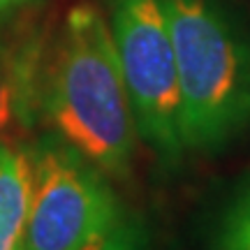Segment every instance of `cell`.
<instances>
[{
    "label": "cell",
    "instance_id": "1",
    "mask_svg": "<svg viewBox=\"0 0 250 250\" xmlns=\"http://www.w3.org/2000/svg\"><path fill=\"white\" fill-rule=\"evenodd\" d=\"M40 111L51 132L83 153L109 179H127L139 139L132 100L95 5L70 9L40 81Z\"/></svg>",
    "mask_w": 250,
    "mask_h": 250
},
{
    "label": "cell",
    "instance_id": "2",
    "mask_svg": "<svg viewBox=\"0 0 250 250\" xmlns=\"http://www.w3.org/2000/svg\"><path fill=\"white\" fill-rule=\"evenodd\" d=\"M186 151L215 153L250 127V40L215 0H165Z\"/></svg>",
    "mask_w": 250,
    "mask_h": 250
},
{
    "label": "cell",
    "instance_id": "3",
    "mask_svg": "<svg viewBox=\"0 0 250 250\" xmlns=\"http://www.w3.org/2000/svg\"><path fill=\"white\" fill-rule=\"evenodd\" d=\"M28 158L26 250H83L125 213L111 179L58 134L42 137Z\"/></svg>",
    "mask_w": 250,
    "mask_h": 250
},
{
    "label": "cell",
    "instance_id": "4",
    "mask_svg": "<svg viewBox=\"0 0 250 250\" xmlns=\"http://www.w3.org/2000/svg\"><path fill=\"white\" fill-rule=\"evenodd\" d=\"M109 30L132 100L137 132L165 169L186 153L179 74L165 0H109Z\"/></svg>",
    "mask_w": 250,
    "mask_h": 250
},
{
    "label": "cell",
    "instance_id": "5",
    "mask_svg": "<svg viewBox=\"0 0 250 250\" xmlns=\"http://www.w3.org/2000/svg\"><path fill=\"white\" fill-rule=\"evenodd\" d=\"M40 54L33 40L0 33V137L12 118L30 123L40 109Z\"/></svg>",
    "mask_w": 250,
    "mask_h": 250
},
{
    "label": "cell",
    "instance_id": "6",
    "mask_svg": "<svg viewBox=\"0 0 250 250\" xmlns=\"http://www.w3.org/2000/svg\"><path fill=\"white\" fill-rule=\"evenodd\" d=\"M30 206L28 148L0 137V250H26Z\"/></svg>",
    "mask_w": 250,
    "mask_h": 250
},
{
    "label": "cell",
    "instance_id": "7",
    "mask_svg": "<svg viewBox=\"0 0 250 250\" xmlns=\"http://www.w3.org/2000/svg\"><path fill=\"white\" fill-rule=\"evenodd\" d=\"M213 250H250V179L225 208L215 227Z\"/></svg>",
    "mask_w": 250,
    "mask_h": 250
},
{
    "label": "cell",
    "instance_id": "8",
    "mask_svg": "<svg viewBox=\"0 0 250 250\" xmlns=\"http://www.w3.org/2000/svg\"><path fill=\"white\" fill-rule=\"evenodd\" d=\"M83 250H151L148 227L137 213H123L104 236Z\"/></svg>",
    "mask_w": 250,
    "mask_h": 250
},
{
    "label": "cell",
    "instance_id": "9",
    "mask_svg": "<svg viewBox=\"0 0 250 250\" xmlns=\"http://www.w3.org/2000/svg\"><path fill=\"white\" fill-rule=\"evenodd\" d=\"M30 0H0V21H5L7 17H12L14 12L23 9Z\"/></svg>",
    "mask_w": 250,
    "mask_h": 250
}]
</instances>
